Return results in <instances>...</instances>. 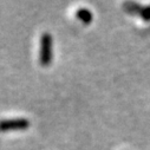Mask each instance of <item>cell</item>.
<instances>
[{
    "mask_svg": "<svg viewBox=\"0 0 150 150\" xmlns=\"http://www.w3.org/2000/svg\"><path fill=\"white\" fill-rule=\"evenodd\" d=\"M53 59V39L47 32L40 35L39 42V63L42 66H49Z\"/></svg>",
    "mask_w": 150,
    "mask_h": 150,
    "instance_id": "1",
    "label": "cell"
},
{
    "mask_svg": "<svg viewBox=\"0 0 150 150\" xmlns=\"http://www.w3.org/2000/svg\"><path fill=\"white\" fill-rule=\"evenodd\" d=\"M76 17L79 21H82L83 24L85 25H89L92 23L93 20V14L90 10L85 8V7H82V8H78L77 12H76Z\"/></svg>",
    "mask_w": 150,
    "mask_h": 150,
    "instance_id": "4",
    "label": "cell"
},
{
    "mask_svg": "<svg viewBox=\"0 0 150 150\" xmlns=\"http://www.w3.org/2000/svg\"><path fill=\"white\" fill-rule=\"evenodd\" d=\"M124 10L131 14H138L144 21H150V5H141L137 3H125Z\"/></svg>",
    "mask_w": 150,
    "mask_h": 150,
    "instance_id": "3",
    "label": "cell"
},
{
    "mask_svg": "<svg viewBox=\"0 0 150 150\" xmlns=\"http://www.w3.org/2000/svg\"><path fill=\"white\" fill-rule=\"evenodd\" d=\"M30 127V121L26 118H8L0 120V131H11V130H26Z\"/></svg>",
    "mask_w": 150,
    "mask_h": 150,
    "instance_id": "2",
    "label": "cell"
}]
</instances>
